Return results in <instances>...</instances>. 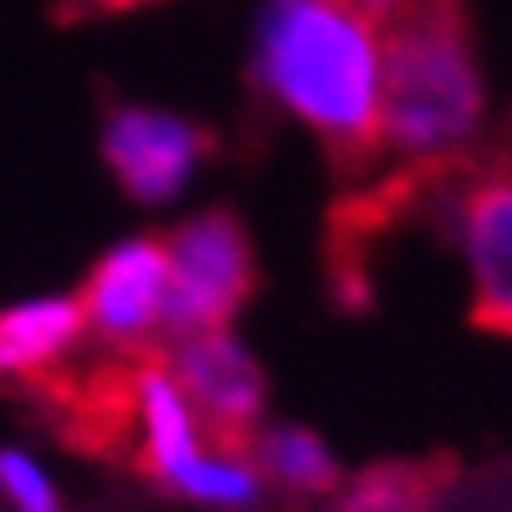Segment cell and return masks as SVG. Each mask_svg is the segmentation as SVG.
I'll use <instances>...</instances> for the list:
<instances>
[{
    "instance_id": "cell-1",
    "label": "cell",
    "mask_w": 512,
    "mask_h": 512,
    "mask_svg": "<svg viewBox=\"0 0 512 512\" xmlns=\"http://www.w3.org/2000/svg\"><path fill=\"white\" fill-rule=\"evenodd\" d=\"M251 77L287 118L338 159L379 154L384 21L359 0H262L251 26Z\"/></svg>"
},
{
    "instance_id": "cell-2",
    "label": "cell",
    "mask_w": 512,
    "mask_h": 512,
    "mask_svg": "<svg viewBox=\"0 0 512 512\" xmlns=\"http://www.w3.org/2000/svg\"><path fill=\"white\" fill-rule=\"evenodd\" d=\"M487 82L456 0H415L384 21L379 154L410 169H446L482 139Z\"/></svg>"
},
{
    "instance_id": "cell-3",
    "label": "cell",
    "mask_w": 512,
    "mask_h": 512,
    "mask_svg": "<svg viewBox=\"0 0 512 512\" xmlns=\"http://www.w3.org/2000/svg\"><path fill=\"white\" fill-rule=\"evenodd\" d=\"M164 256H169V338L231 328L256 282L246 226L231 210H195L164 236Z\"/></svg>"
},
{
    "instance_id": "cell-4",
    "label": "cell",
    "mask_w": 512,
    "mask_h": 512,
    "mask_svg": "<svg viewBox=\"0 0 512 512\" xmlns=\"http://www.w3.org/2000/svg\"><path fill=\"white\" fill-rule=\"evenodd\" d=\"M159 359L169 364L210 441L226 451H246L256 441V431L267 425V374L236 328L169 338Z\"/></svg>"
},
{
    "instance_id": "cell-5",
    "label": "cell",
    "mask_w": 512,
    "mask_h": 512,
    "mask_svg": "<svg viewBox=\"0 0 512 512\" xmlns=\"http://www.w3.org/2000/svg\"><path fill=\"white\" fill-rule=\"evenodd\" d=\"M88 338L113 354L144 359L159 338H169V256L164 236L113 241L77 292Z\"/></svg>"
},
{
    "instance_id": "cell-6",
    "label": "cell",
    "mask_w": 512,
    "mask_h": 512,
    "mask_svg": "<svg viewBox=\"0 0 512 512\" xmlns=\"http://www.w3.org/2000/svg\"><path fill=\"white\" fill-rule=\"evenodd\" d=\"M103 164L113 185L139 200V205H169L190 190L200 175V164L210 154V134L175 113V108H154V103H113L103 113V134H98Z\"/></svg>"
},
{
    "instance_id": "cell-7",
    "label": "cell",
    "mask_w": 512,
    "mask_h": 512,
    "mask_svg": "<svg viewBox=\"0 0 512 512\" xmlns=\"http://www.w3.org/2000/svg\"><path fill=\"white\" fill-rule=\"evenodd\" d=\"M456 251L472 282V318L512 338V175H482L461 185Z\"/></svg>"
},
{
    "instance_id": "cell-8",
    "label": "cell",
    "mask_w": 512,
    "mask_h": 512,
    "mask_svg": "<svg viewBox=\"0 0 512 512\" xmlns=\"http://www.w3.org/2000/svg\"><path fill=\"white\" fill-rule=\"evenodd\" d=\"M128 415L139 425V466L164 487H175L216 446L200 431L185 390L175 384V374H169L159 354H144L128 364Z\"/></svg>"
},
{
    "instance_id": "cell-9",
    "label": "cell",
    "mask_w": 512,
    "mask_h": 512,
    "mask_svg": "<svg viewBox=\"0 0 512 512\" xmlns=\"http://www.w3.org/2000/svg\"><path fill=\"white\" fill-rule=\"evenodd\" d=\"M82 344H88V318H82L77 292H47L0 308V384L47 379Z\"/></svg>"
},
{
    "instance_id": "cell-10",
    "label": "cell",
    "mask_w": 512,
    "mask_h": 512,
    "mask_svg": "<svg viewBox=\"0 0 512 512\" xmlns=\"http://www.w3.org/2000/svg\"><path fill=\"white\" fill-rule=\"evenodd\" d=\"M246 456L256 461L262 482H277L282 492L323 497L338 487V456L308 425H262L256 441L246 446Z\"/></svg>"
},
{
    "instance_id": "cell-11",
    "label": "cell",
    "mask_w": 512,
    "mask_h": 512,
    "mask_svg": "<svg viewBox=\"0 0 512 512\" xmlns=\"http://www.w3.org/2000/svg\"><path fill=\"white\" fill-rule=\"evenodd\" d=\"M241 456H246V451L210 446L169 492H180L185 502H200V507L246 512V507L262 502V472H256V461H241Z\"/></svg>"
},
{
    "instance_id": "cell-12",
    "label": "cell",
    "mask_w": 512,
    "mask_h": 512,
    "mask_svg": "<svg viewBox=\"0 0 512 512\" xmlns=\"http://www.w3.org/2000/svg\"><path fill=\"white\" fill-rule=\"evenodd\" d=\"M0 502L6 512H67L57 477L21 446H0Z\"/></svg>"
},
{
    "instance_id": "cell-13",
    "label": "cell",
    "mask_w": 512,
    "mask_h": 512,
    "mask_svg": "<svg viewBox=\"0 0 512 512\" xmlns=\"http://www.w3.org/2000/svg\"><path fill=\"white\" fill-rule=\"evenodd\" d=\"M420 502L415 472H369L344 492V512H415Z\"/></svg>"
},
{
    "instance_id": "cell-14",
    "label": "cell",
    "mask_w": 512,
    "mask_h": 512,
    "mask_svg": "<svg viewBox=\"0 0 512 512\" xmlns=\"http://www.w3.org/2000/svg\"><path fill=\"white\" fill-rule=\"evenodd\" d=\"M359 6H369L379 21H390V16H400L405 6H415V0H359Z\"/></svg>"
},
{
    "instance_id": "cell-15",
    "label": "cell",
    "mask_w": 512,
    "mask_h": 512,
    "mask_svg": "<svg viewBox=\"0 0 512 512\" xmlns=\"http://www.w3.org/2000/svg\"><path fill=\"white\" fill-rule=\"evenodd\" d=\"M497 175H512V118H507L502 144H497Z\"/></svg>"
},
{
    "instance_id": "cell-16",
    "label": "cell",
    "mask_w": 512,
    "mask_h": 512,
    "mask_svg": "<svg viewBox=\"0 0 512 512\" xmlns=\"http://www.w3.org/2000/svg\"><path fill=\"white\" fill-rule=\"evenodd\" d=\"M88 6H103V11H139V6H159V0H88Z\"/></svg>"
}]
</instances>
